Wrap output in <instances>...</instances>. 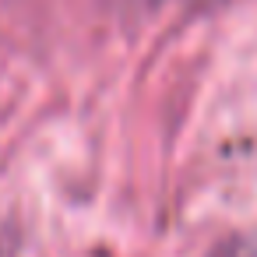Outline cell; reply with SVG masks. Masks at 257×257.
<instances>
[]
</instances>
